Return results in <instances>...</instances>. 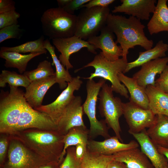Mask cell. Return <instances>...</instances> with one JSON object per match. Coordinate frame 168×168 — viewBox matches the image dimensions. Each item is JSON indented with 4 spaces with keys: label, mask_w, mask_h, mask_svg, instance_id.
<instances>
[{
    "label": "cell",
    "mask_w": 168,
    "mask_h": 168,
    "mask_svg": "<svg viewBox=\"0 0 168 168\" xmlns=\"http://www.w3.org/2000/svg\"><path fill=\"white\" fill-rule=\"evenodd\" d=\"M23 74L31 82L35 80L55 75V72L50 62L48 60H44L39 63L36 69L26 71Z\"/></svg>",
    "instance_id": "d6a6232c"
},
{
    "label": "cell",
    "mask_w": 168,
    "mask_h": 168,
    "mask_svg": "<svg viewBox=\"0 0 168 168\" xmlns=\"http://www.w3.org/2000/svg\"><path fill=\"white\" fill-rule=\"evenodd\" d=\"M89 130L86 127L77 126L71 128L64 135V148L59 160L60 164L63 161L68 147L79 144L87 146L89 140Z\"/></svg>",
    "instance_id": "f1b7e54d"
},
{
    "label": "cell",
    "mask_w": 168,
    "mask_h": 168,
    "mask_svg": "<svg viewBox=\"0 0 168 168\" xmlns=\"http://www.w3.org/2000/svg\"><path fill=\"white\" fill-rule=\"evenodd\" d=\"M140 146L141 150L146 155L155 168H168V160L160 153L158 146L147 135L145 129L138 133L131 134Z\"/></svg>",
    "instance_id": "d6986e66"
},
{
    "label": "cell",
    "mask_w": 168,
    "mask_h": 168,
    "mask_svg": "<svg viewBox=\"0 0 168 168\" xmlns=\"http://www.w3.org/2000/svg\"><path fill=\"white\" fill-rule=\"evenodd\" d=\"M55 83V75L31 82L26 88L24 97L26 101L34 109L40 107L47 91Z\"/></svg>",
    "instance_id": "ffe728a7"
},
{
    "label": "cell",
    "mask_w": 168,
    "mask_h": 168,
    "mask_svg": "<svg viewBox=\"0 0 168 168\" xmlns=\"http://www.w3.org/2000/svg\"><path fill=\"white\" fill-rule=\"evenodd\" d=\"M53 45L61 54L59 59L66 69L68 70L73 67L69 61V58L72 54L84 48L93 54H96V49L87 41L82 40L75 36L65 38L52 40Z\"/></svg>",
    "instance_id": "4fadbf2b"
},
{
    "label": "cell",
    "mask_w": 168,
    "mask_h": 168,
    "mask_svg": "<svg viewBox=\"0 0 168 168\" xmlns=\"http://www.w3.org/2000/svg\"><path fill=\"white\" fill-rule=\"evenodd\" d=\"M146 132L158 146L168 148V116L156 115L154 123L146 130Z\"/></svg>",
    "instance_id": "cb8c5ba5"
},
{
    "label": "cell",
    "mask_w": 168,
    "mask_h": 168,
    "mask_svg": "<svg viewBox=\"0 0 168 168\" xmlns=\"http://www.w3.org/2000/svg\"><path fill=\"white\" fill-rule=\"evenodd\" d=\"M113 160V155L105 156L88 151L82 161L81 168H107Z\"/></svg>",
    "instance_id": "1f68e13d"
},
{
    "label": "cell",
    "mask_w": 168,
    "mask_h": 168,
    "mask_svg": "<svg viewBox=\"0 0 168 168\" xmlns=\"http://www.w3.org/2000/svg\"><path fill=\"white\" fill-rule=\"evenodd\" d=\"M44 36H41L37 40L28 41L21 45L12 47L2 46L0 52L9 51L19 53H40L46 54L47 50L44 47Z\"/></svg>",
    "instance_id": "f546056e"
},
{
    "label": "cell",
    "mask_w": 168,
    "mask_h": 168,
    "mask_svg": "<svg viewBox=\"0 0 168 168\" xmlns=\"http://www.w3.org/2000/svg\"><path fill=\"white\" fill-rule=\"evenodd\" d=\"M20 16V13L16 10L0 13V29L13 25L18 24V19Z\"/></svg>",
    "instance_id": "d590c367"
},
{
    "label": "cell",
    "mask_w": 168,
    "mask_h": 168,
    "mask_svg": "<svg viewBox=\"0 0 168 168\" xmlns=\"http://www.w3.org/2000/svg\"><path fill=\"white\" fill-rule=\"evenodd\" d=\"M122 4L114 7L113 13H124L142 20H149L155 11L156 0H121Z\"/></svg>",
    "instance_id": "2e32d148"
},
{
    "label": "cell",
    "mask_w": 168,
    "mask_h": 168,
    "mask_svg": "<svg viewBox=\"0 0 168 168\" xmlns=\"http://www.w3.org/2000/svg\"><path fill=\"white\" fill-rule=\"evenodd\" d=\"M66 155L60 168H81L82 161L78 160L76 156L75 147H68Z\"/></svg>",
    "instance_id": "e575fe53"
},
{
    "label": "cell",
    "mask_w": 168,
    "mask_h": 168,
    "mask_svg": "<svg viewBox=\"0 0 168 168\" xmlns=\"http://www.w3.org/2000/svg\"><path fill=\"white\" fill-rule=\"evenodd\" d=\"M90 0H71V1L62 8L68 13L74 14L75 10L80 9L82 5Z\"/></svg>",
    "instance_id": "f35d334b"
},
{
    "label": "cell",
    "mask_w": 168,
    "mask_h": 168,
    "mask_svg": "<svg viewBox=\"0 0 168 168\" xmlns=\"http://www.w3.org/2000/svg\"><path fill=\"white\" fill-rule=\"evenodd\" d=\"M77 16L59 7L45 11L40 18L44 34L52 40L74 35Z\"/></svg>",
    "instance_id": "277c9868"
},
{
    "label": "cell",
    "mask_w": 168,
    "mask_h": 168,
    "mask_svg": "<svg viewBox=\"0 0 168 168\" xmlns=\"http://www.w3.org/2000/svg\"><path fill=\"white\" fill-rule=\"evenodd\" d=\"M28 128L57 131V125L48 115L33 109L26 101L13 134Z\"/></svg>",
    "instance_id": "8fae6325"
},
{
    "label": "cell",
    "mask_w": 168,
    "mask_h": 168,
    "mask_svg": "<svg viewBox=\"0 0 168 168\" xmlns=\"http://www.w3.org/2000/svg\"><path fill=\"white\" fill-rule=\"evenodd\" d=\"M23 30L18 24H15L0 29V43L9 39H20Z\"/></svg>",
    "instance_id": "836d02e7"
},
{
    "label": "cell",
    "mask_w": 168,
    "mask_h": 168,
    "mask_svg": "<svg viewBox=\"0 0 168 168\" xmlns=\"http://www.w3.org/2000/svg\"><path fill=\"white\" fill-rule=\"evenodd\" d=\"M107 168H128L124 162L112 160L109 164Z\"/></svg>",
    "instance_id": "7bdbcfd3"
},
{
    "label": "cell",
    "mask_w": 168,
    "mask_h": 168,
    "mask_svg": "<svg viewBox=\"0 0 168 168\" xmlns=\"http://www.w3.org/2000/svg\"><path fill=\"white\" fill-rule=\"evenodd\" d=\"M123 115L128 125V133H138L150 128L156 115L150 109H145L129 101L123 103Z\"/></svg>",
    "instance_id": "7c38bea8"
},
{
    "label": "cell",
    "mask_w": 168,
    "mask_h": 168,
    "mask_svg": "<svg viewBox=\"0 0 168 168\" xmlns=\"http://www.w3.org/2000/svg\"><path fill=\"white\" fill-rule=\"evenodd\" d=\"M115 1L114 0H90L87 3L82 5L81 8H89L97 7H108Z\"/></svg>",
    "instance_id": "ab89813d"
},
{
    "label": "cell",
    "mask_w": 168,
    "mask_h": 168,
    "mask_svg": "<svg viewBox=\"0 0 168 168\" xmlns=\"http://www.w3.org/2000/svg\"><path fill=\"white\" fill-rule=\"evenodd\" d=\"M82 83L80 76L73 77L72 81L68 83L67 87L54 101L35 109L48 115L57 125L66 108L75 97L74 91L79 89Z\"/></svg>",
    "instance_id": "30bf717a"
},
{
    "label": "cell",
    "mask_w": 168,
    "mask_h": 168,
    "mask_svg": "<svg viewBox=\"0 0 168 168\" xmlns=\"http://www.w3.org/2000/svg\"><path fill=\"white\" fill-rule=\"evenodd\" d=\"M61 164L57 162H50L42 166L39 168H60Z\"/></svg>",
    "instance_id": "ee69618b"
},
{
    "label": "cell",
    "mask_w": 168,
    "mask_h": 168,
    "mask_svg": "<svg viewBox=\"0 0 168 168\" xmlns=\"http://www.w3.org/2000/svg\"><path fill=\"white\" fill-rule=\"evenodd\" d=\"M9 135L48 161L59 163L64 135L58 131L28 128Z\"/></svg>",
    "instance_id": "7a4b0ae2"
},
{
    "label": "cell",
    "mask_w": 168,
    "mask_h": 168,
    "mask_svg": "<svg viewBox=\"0 0 168 168\" xmlns=\"http://www.w3.org/2000/svg\"><path fill=\"white\" fill-rule=\"evenodd\" d=\"M110 13L108 7L82 9L77 16L74 35L84 40L96 35L106 25Z\"/></svg>",
    "instance_id": "52a82bcc"
},
{
    "label": "cell",
    "mask_w": 168,
    "mask_h": 168,
    "mask_svg": "<svg viewBox=\"0 0 168 168\" xmlns=\"http://www.w3.org/2000/svg\"><path fill=\"white\" fill-rule=\"evenodd\" d=\"M149 102V109L155 114L168 116V94L154 86H148L146 88Z\"/></svg>",
    "instance_id": "484cf974"
},
{
    "label": "cell",
    "mask_w": 168,
    "mask_h": 168,
    "mask_svg": "<svg viewBox=\"0 0 168 168\" xmlns=\"http://www.w3.org/2000/svg\"><path fill=\"white\" fill-rule=\"evenodd\" d=\"M8 94L0 101V133L13 134L23 105L26 101L25 93L17 87L9 86Z\"/></svg>",
    "instance_id": "5b68a950"
},
{
    "label": "cell",
    "mask_w": 168,
    "mask_h": 168,
    "mask_svg": "<svg viewBox=\"0 0 168 168\" xmlns=\"http://www.w3.org/2000/svg\"><path fill=\"white\" fill-rule=\"evenodd\" d=\"M82 100L75 96L66 108L57 124V131L65 135L71 128L77 126L86 127L82 119Z\"/></svg>",
    "instance_id": "9a60e30c"
},
{
    "label": "cell",
    "mask_w": 168,
    "mask_h": 168,
    "mask_svg": "<svg viewBox=\"0 0 168 168\" xmlns=\"http://www.w3.org/2000/svg\"><path fill=\"white\" fill-rule=\"evenodd\" d=\"M30 82L24 74H19L14 71L3 70L0 75V87H4L6 84L9 86L18 87L21 86L26 88Z\"/></svg>",
    "instance_id": "4dcf8cb0"
},
{
    "label": "cell",
    "mask_w": 168,
    "mask_h": 168,
    "mask_svg": "<svg viewBox=\"0 0 168 168\" xmlns=\"http://www.w3.org/2000/svg\"><path fill=\"white\" fill-rule=\"evenodd\" d=\"M106 80L101 78L97 82L88 80L86 84V97L82 104L83 112L87 116L90 123L89 138L91 139L98 136L105 138L110 137L109 127L105 119L98 120L96 117V106L100 91Z\"/></svg>",
    "instance_id": "8992f818"
},
{
    "label": "cell",
    "mask_w": 168,
    "mask_h": 168,
    "mask_svg": "<svg viewBox=\"0 0 168 168\" xmlns=\"http://www.w3.org/2000/svg\"><path fill=\"white\" fill-rule=\"evenodd\" d=\"M113 159L124 163L128 168H155L146 155L136 147L113 155Z\"/></svg>",
    "instance_id": "44dd1931"
},
{
    "label": "cell",
    "mask_w": 168,
    "mask_h": 168,
    "mask_svg": "<svg viewBox=\"0 0 168 168\" xmlns=\"http://www.w3.org/2000/svg\"><path fill=\"white\" fill-rule=\"evenodd\" d=\"M87 151V146L79 144L75 146V155L77 158L82 161Z\"/></svg>",
    "instance_id": "b9f144b4"
},
{
    "label": "cell",
    "mask_w": 168,
    "mask_h": 168,
    "mask_svg": "<svg viewBox=\"0 0 168 168\" xmlns=\"http://www.w3.org/2000/svg\"><path fill=\"white\" fill-rule=\"evenodd\" d=\"M158 148L159 152L164 155L168 160V148H164L159 146H158Z\"/></svg>",
    "instance_id": "bcb514c9"
},
{
    "label": "cell",
    "mask_w": 168,
    "mask_h": 168,
    "mask_svg": "<svg viewBox=\"0 0 168 168\" xmlns=\"http://www.w3.org/2000/svg\"><path fill=\"white\" fill-rule=\"evenodd\" d=\"M9 143V135L0 133V163L1 167L3 165L7 155Z\"/></svg>",
    "instance_id": "8d00e7d4"
},
{
    "label": "cell",
    "mask_w": 168,
    "mask_h": 168,
    "mask_svg": "<svg viewBox=\"0 0 168 168\" xmlns=\"http://www.w3.org/2000/svg\"><path fill=\"white\" fill-rule=\"evenodd\" d=\"M114 33L106 25L100 31L98 36L90 37L87 40L96 49H100L104 57L107 60L114 61L123 56V50L120 46L114 41Z\"/></svg>",
    "instance_id": "5bb4252c"
},
{
    "label": "cell",
    "mask_w": 168,
    "mask_h": 168,
    "mask_svg": "<svg viewBox=\"0 0 168 168\" xmlns=\"http://www.w3.org/2000/svg\"><path fill=\"white\" fill-rule=\"evenodd\" d=\"M15 2L12 0H0V13L15 10Z\"/></svg>",
    "instance_id": "60d3db41"
},
{
    "label": "cell",
    "mask_w": 168,
    "mask_h": 168,
    "mask_svg": "<svg viewBox=\"0 0 168 168\" xmlns=\"http://www.w3.org/2000/svg\"><path fill=\"white\" fill-rule=\"evenodd\" d=\"M113 92L110 85L106 83L103 85L99 94L98 108L100 114L105 117L108 126L113 129L115 136L123 142L119 119L123 115V102L119 98L114 96Z\"/></svg>",
    "instance_id": "ba28073f"
},
{
    "label": "cell",
    "mask_w": 168,
    "mask_h": 168,
    "mask_svg": "<svg viewBox=\"0 0 168 168\" xmlns=\"http://www.w3.org/2000/svg\"><path fill=\"white\" fill-rule=\"evenodd\" d=\"M44 47L49 53L55 65L56 83L58 84L60 89H64L67 87L68 83L72 81L73 77L58 58L55 52V47L51 44L49 39L44 40Z\"/></svg>",
    "instance_id": "4316f807"
},
{
    "label": "cell",
    "mask_w": 168,
    "mask_h": 168,
    "mask_svg": "<svg viewBox=\"0 0 168 168\" xmlns=\"http://www.w3.org/2000/svg\"><path fill=\"white\" fill-rule=\"evenodd\" d=\"M139 146L138 142L133 140L128 143H123L115 136L111 137L102 141L89 139L87 150L92 153L111 156L120 151L138 147Z\"/></svg>",
    "instance_id": "e0dca14e"
},
{
    "label": "cell",
    "mask_w": 168,
    "mask_h": 168,
    "mask_svg": "<svg viewBox=\"0 0 168 168\" xmlns=\"http://www.w3.org/2000/svg\"><path fill=\"white\" fill-rule=\"evenodd\" d=\"M155 86L168 94V65H167L159 77L155 81Z\"/></svg>",
    "instance_id": "74e56055"
},
{
    "label": "cell",
    "mask_w": 168,
    "mask_h": 168,
    "mask_svg": "<svg viewBox=\"0 0 168 168\" xmlns=\"http://www.w3.org/2000/svg\"><path fill=\"white\" fill-rule=\"evenodd\" d=\"M167 51L168 44L164 43L162 40L159 41L154 47L143 52H139L138 57L136 59L128 63L123 73L151 61L165 57L166 53Z\"/></svg>",
    "instance_id": "d4e9b609"
},
{
    "label": "cell",
    "mask_w": 168,
    "mask_h": 168,
    "mask_svg": "<svg viewBox=\"0 0 168 168\" xmlns=\"http://www.w3.org/2000/svg\"><path fill=\"white\" fill-rule=\"evenodd\" d=\"M41 54L40 53L23 54L13 52H0V57L5 60V66L16 68L21 74L26 71L28 63L30 60Z\"/></svg>",
    "instance_id": "83f0119b"
},
{
    "label": "cell",
    "mask_w": 168,
    "mask_h": 168,
    "mask_svg": "<svg viewBox=\"0 0 168 168\" xmlns=\"http://www.w3.org/2000/svg\"><path fill=\"white\" fill-rule=\"evenodd\" d=\"M168 63V57L151 61L142 65L140 70L133 75V77L144 88L150 85L155 86L156 76L162 72Z\"/></svg>",
    "instance_id": "ac0fdd59"
},
{
    "label": "cell",
    "mask_w": 168,
    "mask_h": 168,
    "mask_svg": "<svg viewBox=\"0 0 168 168\" xmlns=\"http://www.w3.org/2000/svg\"><path fill=\"white\" fill-rule=\"evenodd\" d=\"M128 61L122 58L114 61L107 59L101 52L97 54L93 59L84 66L82 69L92 67L95 69L94 72L85 78L93 79L95 77H100L109 81L111 84L113 91L127 99L128 98V91L125 86L120 81L118 74L123 73L125 70Z\"/></svg>",
    "instance_id": "3957f363"
},
{
    "label": "cell",
    "mask_w": 168,
    "mask_h": 168,
    "mask_svg": "<svg viewBox=\"0 0 168 168\" xmlns=\"http://www.w3.org/2000/svg\"><path fill=\"white\" fill-rule=\"evenodd\" d=\"M118 77L130 94L129 101L143 109H149V100L146 89L140 86L133 77H129L123 73H119Z\"/></svg>",
    "instance_id": "7402d4cb"
},
{
    "label": "cell",
    "mask_w": 168,
    "mask_h": 168,
    "mask_svg": "<svg viewBox=\"0 0 168 168\" xmlns=\"http://www.w3.org/2000/svg\"><path fill=\"white\" fill-rule=\"evenodd\" d=\"M167 0H158L152 17L147 24L151 35L161 32H168V7Z\"/></svg>",
    "instance_id": "603a6c76"
},
{
    "label": "cell",
    "mask_w": 168,
    "mask_h": 168,
    "mask_svg": "<svg viewBox=\"0 0 168 168\" xmlns=\"http://www.w3.org/2000/svg\"><path fill=\"white\" fill-rule=\"evenodd\" d=\"M106 25L117 37L115 41L119 43L123 50L122 58L127 60L128 50L137 46H140L146 50L152 48L153 42L145 35V26L138 18L130 16L128 18L110 13Z\"/></svg>",
    "instance_id": "6da1fadb"
},
{
    "label": "cell",
    "mask_w": 168,
    "mask_h": 168,
    "mask_svg": "<svg viewBox=\"0 0 168 168\" xmlns=\"http://www.w3.org/2000/svg\"><path fill=\"white\" fill-rule=\"evenodd\" d=\"M8 152L1 168H39L49 162L9 135Z\"/></svg>",
    "instance_id": "9c48e42d"
},
{
    "label": "cell",
    "mask_w": 168,
    "mask_h": 168,
    "mask_svg": "<svg viewBox=\"0 0 168 168\" xmlns=\"http://www.w3.org/2000/svg\"><path fill=\"white\" fill-rule=\"evenodd\" d=\"M71 0H57L58 7L62 8L68 4Z\"/></svg>",
    "instance_id": "f6af8a7d"
}]
</instances>
